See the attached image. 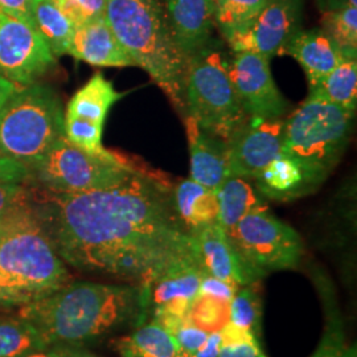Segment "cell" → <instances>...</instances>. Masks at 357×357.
I'll use <instances>...</instances> for the list:
<instances>
[{"label": "cell", "instance_id": "cell-4", "mask_svg": "<svg viewBox=\"0 0 357 357\" xmlns=\"http://www.w3.org/2000/svg\"><path fill=\"white\" fill-rule=\"evenodd\" d=\"M105 19L137 66L185 114L188 63L171 36L163 0H107Z\"/></svg>", "mask_w": 357, "mask_h": 357}, {"label": "cell", "instance_id": "cell-19", "mask_svg": "<svg viewBox=\"0 0 357 357\" xmlns=\"http://www.w3.org/2000/svg\"><path fill=\"white\" fill-rule=\"evenodd\" d=\"M283 54L294 57L306 73L308 85L314 86L327 76L345 56L321 28L298 29L284 47Z\"/></svg>", "mask_w": 357, "mask_h": 357}, {"label": "cell", "instance_id": "cell-6", "mask_svg": "<svg viewBox=\"0 0 357 357\" xmlns=\"http://www.w3.org/2000/svg\"><path fill=\"white\" fill-rule=\"evenodd\" d=\"M355 112L315 100H306L283 123L281 153L296 160L323 184L349 144Z\"/></svg>", "mask_w": 357, "mask_h": 357}, {"label": "cell", "instance_id": "cell-23", "mask_svg": "<svg viewBox=\"0 0 357 357\" xmlns=\"http://www.w3.org/2000/svg\"><path fill=\"white\" fill-rule=\"evenodd\" d=\"M311 277L321 301L324 326L319 344L310 357H343L345 349L344 320L339 307L336 290L323 270H312Z\"/></svg>", "mask_w": 357, "mask_h": 357}, {"label": "cell", "instance_id": "cell-25", "mask_svg": "<svg viewBox=\"0 0 357 357\" xmlns=\"http://www.w3.org/2000/svg\"><path fill=\"white\" fill-rule=\"evenodd\" d=\"M121 357H183L175 337L158 321L139 324L131 335L115 342Z\"/></svg>", "mask_w": 357, "mask_h": 357}, {"label": "cell", "instance_id": "cell-22", "mask_svg": "<svg viewBox=\"0 0 357 357\" xmlns=\"http://www.w3.org/2000/svg\"><path fill=\"white\" fill-rule=\"evenodd\" d=\"M172 200L180 221L188 231L218 222V200L215 190L185 178L172 188Z\"/></svg>", "mask_w": 357, "mask_h": 357}, {"label": "cell", "instance_id": "cell-36", "mask_svg": "<svg viewBox=\"0 0 357 357\" xmlns=\"http://www.w3.org/2000/svg\"><path fill=\"white\" fill-rule=\"evenodd\" d=\"M0 13L13 16L29 26H35L33 0H0Z\"/></svg>", "mask_w": 357, "mask_h": 357}, {"label": "cell", "instance_id": "cell-34", "mask_svg": "<svg viewBox=\"0 0 357 357\" xmlns=\"http://www.w3.org/2000/svg\"><path fill=\"white\" fill-rule=\"evenodd\" d=\"M172 336L175 337L181 352L190 356H193L204 345L208 339V333L195 327L192 323H190L188 318Z\"/></svg>", "mask_w": 357, "mask_h": 357}, {"label": "cell", "instance_id": "cell-45", "mask_svg": "<svg viewBox=\"0 0 357 357\" xmlns=\"http://www.w3.org/2000/svg\"><path fill=\"white\" fill-rule=\"evenodd\" d=\"M183 357H193V356H190V355H184V356Z\"/></svg>", "mask_w": 357, "mask_h": 357}, {"label": "cell", "instance_id": "cell-37", "mask_svg": "<svg viewBox=\"0 0 357 357\" xmlns=\"http://www.w3.org/2000/svg\"><path fill=\"white\" fill-rule=\"evenodd\" d=\"M29 171L17 162L10 159L4 153H0V181H16L28 183Z\"/></svg>", "mask_w": 357, "mask_h": 357}, {"label": "cell", "instance_id": "cell-1", "mask_svg": "<svg viewBox=\"0 0 357 357\" xmlns=\"http://www.w3.org/2000/svg\"><path fill=\"white\" fill-rule=\"evenodd\" d=\"M26 185L57 255L79 271L150 290L168 268L197 255L175 211L172 185L153 171L82 193Z\"/></svg>", "mask_w": 357, "mask_h": 357}, {"label": "cell", "instance_id": "cell-32", "mask_svg": "<svg viewBox=\"0 0 357 357\" xmlns=\"http://www.w3.org/2000/svg\"><path fill=\"white\" fill-rule=\"evenodd\" d=\"M218 357H268L261 342L243 327L228 323L220 332Z\"/></svg>", "mask_w": 357, "mask_h": 357}, {"label": "cell", "instance_id": "cell-3", "mask_svg": "<svg viewBox=\"0 0 357 357\" xmlns=\"http://www.w3.org/2000/svg\"><path fill=\"white\" fill-rule=\"evenodd\" d=\"M72 282L29 195L0 220V308L26 306Z\"/></svg>", "mask_w": 357, "mask_h": 357}, {"label": "cell", "instance_id": "cell-30", "mask_svg": "<svg viewBox=\"0 0 357 357\" xmlns=\"http://www.w3.org/2000/svg\"><path fill=\"white\" fill-rule=\"evenodd\" d=\"M320 28L345 54H356L357 7L340 6L328 8L323 15Z\"/></svg>", "mask_w": 357, "mask_h": 357}, {"label": "cell", "instance_id": "cell-27", "mask_svg": "<svg viewBox=\"0 0 357 357\" xmlns=\"http://www.w3.org/2000/svg\"><path fill=\"white\" fill-rule=\"evenodd\" d=\"M45 349L48 347L26 320L19 315L0 317V357H22Z\"/></svg>", "mask_w": 357, "mask_h": 357}, {"label": "cell", "instance_id": "cell-43", "mask_svg": "<svg viewBox=\"0 0 357 357\" xmlns=\"http://www.w3.org/2000/svg\"><path fill=\"white\" fill-rule=\"evenodd\" d=\"M357 348L356 344L354 343V344L349 345V347H345L344 354H343V357H357Z\"/></svg>", "mask_w": 357, "mask_h": 357}, {"label": "cell", "instance_id": "cell-18", "mask_svg": "<svg viewBox=\"0 0 357 357\" xmlns=\"http://www.w3.org/2000/svg\"><path fill=\"white\" fill-rule=\"evenodd\" d=\"M184 125L191 159L190 178L217 191L230 176L227 141L206 132L190 115H184Z\"/></svg>", "mask_w": 357, "mask_h": 357}, {"label": "cell", "instance_id": "cell-7", "mask_svg": "<svg viewBox=\"0 0 357 357\" xmlns=\"http://www.w3.org/2000/svg\"><path fill=\"white\" fill-rule=\"evenodd\" d=\"M184 102V115H190L206 132L224 141L250 119L231 82L228 60L215 44L188 63Z\"/></svg>", "mask_w": 357, "mask_h": 357}, {"label": "cell", "instance_id": "cell-39", "mask_svg": "<svg viewBox=\"0 0 357 357\" xmlns=\"http://www.w3.org/2000/svg\"><path fill=\"white\" fill-rule=\"evenodd\" d=\"M47 351L52 357H100L82 345H53Z\"/></svg>", "mask_w": 357, "mask_h": 357}, {"label": "cell", "instance_id": "cell-8", "mask_svg": "<svg viewBox=\"0 0 357 357\" xmlns=\"http://www.w3.org/2000/svg\"><path fill=\"white\" fill-rule=\"evenodd\" d=\"M142 171L123 156L93 155L63 137L29 169L26 184L52 193H82L115 187Z\"/></svg>", "mask_w": 357, "mask_h": 357}, {"label": "cell", "instance_id": "cell-47", "mask_svg": "<svg viewBox=\"0 0 357 357\" xmlns=\"http://www.w3.org/2000/svg\"><path fill=\"white\" fill-rule=\"evenodd\" d=\"M213 1H215V0H213Z\"/></svg>", "mask_w": 357, "mask_h": 357}, {"label": "cell", "instance_id": "cell-24", "mask_svg": "<svg viewBox=\"0 0 357 357\" xmlns=\"http://www.w3.org/2000/svg\"><path fill=\"white\" fill-rule=\"evenodd\" d=\"M307 100L324 101L356 112V54H345L343 60L327 76L314 86H310Z\"/></svg>", "mask_w": 357, "mask_h": 357}, {"label": "cell", "instance_id": "cell-41", "mask_svg": "<svg viewBox=\"0 0 357 357\" xmlns=\"http://www.w3.org/2000/svg\"><path fill=\"white\" fill-rule=\"evenodd\" d=\"M16 89H17L16 85H13V82H10L6 78L0 76V107L4 105V102L8 100V97Z\"/></svg>", "mask_w": 357, "mask_h": 357}, {"label": "cell", "instance_id": "cell-40", "mask_svg": "<svg viewBox=\"0 0 357 357\" xmlns=\"http://www.w3.org/2000/svg\"><path fill=\"white\" fill-rule=\"evenodd\" d=\"M220 355V332L209 333L204 345L193 357H218Z\"/></svg>", "mask_w": 357, "mask_h": 357}, {"label": "cell", "instance_id": "cell-2", "mask_svg": "<svg viewBox=\"0 0 357 357\" xmlns=\"http://www.w3.org/2000/svg\"><path fill=\"white\" fill-rule=\"evenodd\" d=\"M150 310V290L139 284L69 282L17 315L35 327L48 348L84 345L126 326H139Z\"/></svg>", "mask_w": 357, "mask_h": 357}, {"label": "cell", "instance_id": "cell-44", "mask_svg": "<svg viewBox=\"0 0 357 357\" xmlns=\"http://www.w3.org/2000/svg\"><path fill=\"white\" fill-rule=\"evenodd\" d=\"M22 357H52L50 354H48V351L45 349V351H35V352H29V354H26L24 356Z\"/></svg>", "mask_w": 357, "mask_h": 357}, {"label": "cell", "instance_id": "cell-46", "mask_svg": "<svg viewBox=\"0 0 357 357\" xmlns=\"http://www.w3.org/2000/svg\"><path fill=\"white\" fill-rule=\"evenodd\" d=\"M33 1H35V3H38V1H41V0H33Z\"/></svg>", "mask_w": 357, "mask_h": 357}, {"label": "cell", "instance_id": "cell-42", "mask_svg": "<svg viewBox=\"0 0 357 357\" xmlns=\"http://www.w3.org/2000/svg\"><path fill=\"white\" fill-rule=\"evenodd\" d=\"M340 6H355V7H357V0H331L330 8L340 7Z\"/></svg>", "mask_w": 357, "mask_h": 357}, {"label": "cell", "instance_id": "cell-35", "mask_svg": "<svg viewBox=\"0 0 357 357\" xmlns=\"http://www.w3.org/2000/svg\"><path fill=\"white\" fill-rule=\"evenodd\" d=\"M26 192L28 185L26 183L0 181V220L26 196Z\"/></svg>", "mask_w": 357, "mask_h": 357}, {"label": "cell", "instance_id": "cell-11", "mask_svg": "<svg viewBox=\"0 0 357 357\" xmlns=\"http://www.w3.org/2000/svg\"><path fill=\"white\" fill-rule=\"evenodd\" d=\"M56 65L57 57L35 26L0 13V76L16 86H28Z\"/></svg>", "mask_w": 357, "mask_h": 357}, {"label": "cell", "instance_id": "cell-16", "mask_svg": "<svg viewBox=\"0 0 357 357\" xmlns=\"http://www.w3.org/2000/svg\"><path fill=\"white\" fill-rule=\"evenodd\" d=\"M163 4L171 36L187 63L215 44L213 0H163Z\"/></svg>", "mask_w": 357, "mask_h": 357}, {"label": "cell", "instance_id": "cell-17", "mask_svg": "<svg viewBox=\"0 0 357 357\" xmlns=\"http://www.w3.org/2000/svg\"><path fill=\"white\" fill-rule=\"evenodd\" d=\"M68 54L101 68L137 66L105 17L76 26Z\"/></svg>", "mask_w": 357, "mask_h": 357}, {"label": "cell", "instance_id": "cell-15", "mask_svg": "<svg viewBox=\"0 0 357 357\" xmlns=\"http://www.w3.org/2000/svg\"><path fill=\"white\" fill-rule=\"evenodd\" d=\"M190 233L208 274L227 282L236 291L245 284L262 281L264 277L236 250L229 236L218 222Z\"/></svg>", "mask_w": 357, "mask_h": 357}, {"label": "cell", "instance_id": "cell-33", "mask_svg": "<svg viewBox=\"0 0 357 357\" xmlns=\"http://www.w3.org/2000/svg\"><path fill=\"white\" fill-rule=\"evenodd\" d=\"M73 26H79L91 20L105 17L107 0H54Z\"/></svg>", "mask_w": 357, "mask_h": 357}, {"label": "cell", "instance_id": "cell-28", "mask_svg": "<svg viewBox=\"0 0 357 357\" xmlns=\"http://www.w3.org/2000/svg\"><path fill=\"white\" fill-rule=\"evenodd\" d=\"M230 323L262 336V284L253 282L237 289L230 301Z\"/></svg>", "mask_w": 357, "mask_h": 357}, {"label": "cell", "instance_id": "cell-20", "mask_svg": "<svg viewBox=\"0 0 357 357\" xmlns=\"http://www.w3.org/2000/svg\"><path fill=\"white\" fill-rule=\"evenodd\" d=\"M255 188L268 200L291 202L317 191L321 184L289 155L280 153L255 178Z\"/></svg>", "mask_w": 357, "mask_h": 357}, {"label": "cell", "instance_id": "cell-29", "mask_svg": "<svg viewBox=\"0 0 357 357\" xmlns=\"http://www.w3.org/2000/svg\"><path fill=\"white\" fill-rule=\"evenodd\" d=\"M268 0H215V23L222 38L238 32L261 13Z\"/></svg>", "mask_w": 357, "mask_h": 357}, {"label": "cell", "instance_id": "cell-14", "mask_svg": "<svg viewBox=\"0 0 357 357\" xmlns=\"http://www.w3.org/2000/svg\"><path fill=\"white\" fill-rule=\"evenodd\" d=\"M282 118L249 119L227 141L229 174L255 180L282 151Z\"/></svg>", "mask_w": 357, "mask_h": 357}, {"label": "cell", "instance_id": "cell-38", "mask_svg": "<svg viewBox=\"0 0 357 357\" xmlns=\"http://www.w3.org/2000/svg\"><path fill=\"white\" fill-rule=\"evenodd\" d=\"M199 293L215 295V296L227 299L230 302L233 295L236 293V290L231 286H229L227 282L221 281V280H218L216 277H213V275H211L205 271L204 275L202 278Z\"/></svg>", "mask_w": 357, "mask_h": 357}, {"label": "cell", "instance_id": "cell-31", "mask_svg": "<svg viewBox=\"0 0 357 357\" xmlns=\"http://www.w3.org/2000/svg\"><path fill=\"white\" fill-rule=\"evenodd\" d=\"M187 318L208 335L221 332L230 321V302L215 295L199 293L190 305Z\"/></svg>", "mask_w": 357, "mask_h": 357}, {"label": "cell", "instance_id": "cell-12", "mask_svg": "<svg viewBox=\"0 0 357 357\" xmlns=\"http://www.w3.org/2000/svg\"><path fill=\"white\" fill-rule=\"evenodd\" d=\"M228 72L250 119H277L287 113L289 102L274 82L266 57L253 52H233Z\"/></svg>", "mask_w": 357, "mask_h": 357}, {"label": "cell", "instance_id": "cell-10", "mask_svg": "<svg viewBox=\"0 0 357 357\" xmlns=\"http://www.w3.org/2000/svg\"><path fill=\"white\" fill-rule=\"evenodd\" d=\"M125 94L114 89L113 84L101 72L77 90L64 112V131L68 141L86 153L107 159L122 155L107 150L102 143L103 126L115 102Z\"/></svg>", "mask_w": 357, "mask_h": 357}, {"label": "cell", "instance_id": "cell-5", "mask_svg": "<svg viewBox=\"0 0 357 357\" xmlns=\"http://www.w3.org/2000/svg\"><path fill=\"white\" fill-rule=\"evenodd\" d=\"M65 137L64 107L51 86H17L0 107V153L28 168Z\"/></svg>", "mask_w": 357, "mask_h": 357}, {"label": "cell", "instance_id": "cell-13", "mask_svg": "<svg viewBox=\"0 0 357 357\" xmlns=\"http://www.w3.org/2000/svg\"><path fill=\"white\" fill-rule=\"evenodd\" d=\"M302 0H268L249 24L225 41L233 52H253L268 61L283 54L284 47L299 29Z\"/></svg>", "mask_w": 357, "mask_h": 357}, {"label": "cell", "instance_id": "cell-21", "mask_svg": "<svg viewBox=\"0 0 357 357\" xmlns=\"http://www.w3.org/2000/svg\"><path fill=\"white\" fill-rule=\"evenodd\" d=\"M218 224L227 233L243 220V217L268 211L266 199L258 192L249 178L230 175L217 188Z\"/></svg>", "mask_w": 357, "mask_h": 357}, {"label": "cell", "instance_id": "cell-9", "mask_svg": "<svg viewBox=\"0 0 357 357\" xmlns=\"http://www.w3.org/2000/svg\"><path fill=\"white\" fill-rule=\"evenodd\" d=\"M227 234L236 250L262 277L271 271L299 268L305 255L299 233L270 211L243 217Z\"/></svg>", "mask_w": 357, "mask_h": 357}, {"label": "cell", "instance_id": "cell-26", "mask_svg": "<svg viewBox=\"0 0 357 357\" xmlns=\"http://www.w3.org/2000/svg\"><path fill=\"white\" fill-rule=\"evenodd\" d=\"M33 17L36 31L44 38L52 53L56 57L68 54L76 26L60 10L54 0H41L35 3Z\"/></svg>", "mask_w": 357, "mask_h": 357}]
</instances>
